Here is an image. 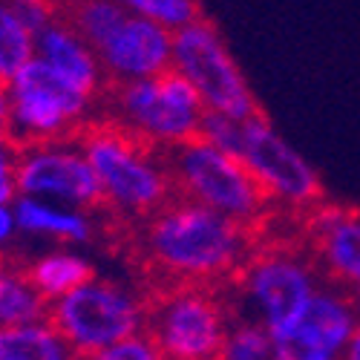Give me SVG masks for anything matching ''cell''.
Segmentation results:
<instances>
[{
    "instance_id": "cell-1",
    "label": "cell",
    "mask_w": 360,
    "mask_h": 360,
    "mask_svg": "<svg viewBox=\"0 0 360 360\" xmlns=\"http://www.w3.org/2000/svg\"><path fill=\"white\" fill-rule=\"evenodd\" d=\"M259 231L185 196L127 228V254L141 291L167 285L225 288L259 243Z\"/></svg>"
},
{
    "instance_id": "cell-2",
    "label": "cell",
    "mask_w": 360,
    "mask_h": 360,
    "mask_svg": "<svg viewBox=\"0 0 360 360\" xmlns=\"http://www.w3.org/2000/svg\"><path fill=\"white\" fill-rule=\"evenodd\" d=\"M101 188V214L115 231H127L176 196L167 156L122 124L98 115L78 136Z\"/></svg>"
},
{
    "instance_id": "cell-3",
    "label": "cell",
    "mask_w": 360,
    "mask_h": 360,
    "mask_svg": "<svg viewBox=\"0 0 360 360\" xmlns=\"http://www.w3.org/2000/svg\"><path fill=\"white\" fill-rule=\"evenodd\" d=\"M320 285L323 277L300 236L265 231L225 291L236 317L251 306L257 314L254 320L262 323L274 340L297 326Z\"/></svg>"
},
{
    "instance_id": "cell-4",
    "label": "cell",
    "mask_w": 360,
    "mask_h": 360,
    "mask_svg": "<svg viewBox=\"0 0 360 360\" xmlns=\"http://www.w3.org/2000/svg\"><path fill=\"white\" fill-rule=\"evenodd\" d=\"M141 297V335L159 360H228L236 311L225 288L167 285Z\"/></svg>"
},
{
    "instance_id": "cell-5",
    "label": "cell",
    "mask_w": 360,
    "mask_h": 360,
    "mask_svg": "<svg viewBox=\"0 0 360 360\" xmlns=\"http://www.w3.org/2000/svg\"><path fill=\"white\" fill-rule=\"evenodd\" d=\"M167 167L173 191L191 202L231 217L259 233L277 219L271 202L262 193L254 173L236 156L225 153L207 139H193L182 147L167 150Z\"/></svg>"
},
{
    "instance_id": "cell-6",
    "label": "cell",
    "mask_w": 360,
    "mask_h": 360,
    "mask_svg": "<svg viewBox=\"0 0 360 360\" xmlns=\"http://www.w3.org/2000/svg\"><path fill=\"white\" fill-rule=\"evenodd\" d=\"M101 115L167 153L202 136L207 110L191 81L176 70H167L153 78L110 84Z\"/></svg>"
},
{
    "instance_id": "cell-7",
    "label": "cell",
    "mask_w": 360,
    "mask_h": 360,
    "mask_svg": "<svg viewBox=\"0 0 360 360\" xmlns=\"http://www.w3.org/2000/svg\"><path fill=\"white\" fill-rule=\"evenodd\" d=\"M6 133L20 144L75 139L101 115V98L58 75L41 58H32L9 84Z\"/></svg>"
},
{
    "instance_id": "cell-8",
    "label": "cell",
    "mask_w": 360,
    "mask_h": 360,
    "mask_svg": "<svg viewBox=\"0 0 360 360\" xmlns=\"http://www.w3.org/2000/svg\"><path fill=\"white\" fill-rule=\"evenodd\" d=\"M170 70L191 81L207 112H222L233 118H251L262 112L219 26L205 15L173 32Z\"/></svg>"
},
{
    "instance_id": "cell-9",
    "label": "cell",
    "mask_w": 360,
    "mask_h": 360,
    "mask_svg": "<svg viewBox=\"0 0 360 360\" xmlns=\"http://www.w3.org/2000/svg\"><path fill=\"white\" fill-rule=\"evenodd\" d=\"M239 162L254 173L280 219H300L326 199L320 170L268 122L265 112L245 118Z\"/></svg>"
},
{
    "instance_id": "cell-10",
    "label": "cell",
    "mask_w": 360,
    "mask_h": 360,
    "mask_svg": "<svg viewBox=\"0 0 360 360\" xmlns=\"http://www.w3.org/2000/svg\"><path fill=\"white\" fill-rule=\"evenodd\" d=\"M141 288H127L107 277H93L49 303L46 320L75 352L112 346L141 335Z\"/></svg>"
},
{
    "instance_id": "cell-11",
    "label": "cell",
    "mask_w": 360,
    "mask_h": 360,
    "mask_svg": "<svg viewBox=\"0 0 360 360\" xmlns=\"http://www.w3.org/2000/svg\"><path fill=\"white\" fill-rule=\"evenodd\" d=\"M18 193L72 207L101 211V188L84 147L75 139L26 144L18 153Z\"/></svg>"
},
{
    "instance_id": "cell-12",
    "label": "cell",
    "mask_w": 360,
    "mask_h": 360,
    "mask_svg": "<svg viewBox=\"0 0 360 360\" xmlns=\"http://www.w3.org/2000/svg\"><path fill=\"white\" fill-rule=\"evenodd\" d=\"M360 326V309L349 288L323 283L288 335L274 338L271 360H335Z\"/></svg>"
},
{
    "instance_id": "cell-13",
    "label": "cell",
    "mask_w": 360,
    "mask_h": 360,
    "mask_svg": "<svg viewBox=\"0 0 360 360\" xmlns=\"http://www.w3.org/2000/svg\"><path fill=\"white\" fill-rule=\"evenodd\" d=\"M300 243L317 265L323 283L340 288L360 285V211L352 205L323 199L300 217Z\"/></svg>"
},
{
    "instance_id": "cell-14",
    "label": "cell",
    "mask_w": 360,
    "mask_h": 360,
    "mask_svg": "<svg viewBox=\"0 0 360 360\" xmlns=\"http://www.w3.org/2000/svg\"><path fill=\"white\" fill-rule=\"evenodd\" d=\"M96 52L110 84L153 78L173 64V29L127 12Z\"/></svg>"
},
{
    "instance_id": "cell-15",
    "label": "cell",
    "mask_w": 360,
    "mask_h": 360,
    "mask_svg": "<svg viewBox=\"0 0 360 360\" xmlns=\"http://www.w3.org/2000/svg\"><path fill=\"white\" fill-rule=\"evenodd\" d=\"M35 58H41V61L49 64L58 75H64L67 81L81 86L84 93L104 101L107 89H110V81L104 75L101 58L64 15L58 18L55 23H49L44 32H38Z\"/></svg>"
},
{
    "instance_id": "cell-16",
    "label": "cell",
    "mask_w": 360,
    "mask_h": 360,
    "mask_svg": "<svg viewBox=\"0 0 360 360\" xmlns=\"http://www.w3.org/2000/svg\"><path fill=\"white\" fill-rule=\"evenodd\" d=\"M12 205L23 236H41L61 245H86L98 236V219H96L98 211H89V207H72L20 193L15 196Z\"/></svg>"
},
{
    "instance_id": "cell-17",
    "label": "cell",
    "mask_w": 360,
    "mask_h": 360,
    "mask_svg": "<svg viewBox=\"0 0 360 360\" xmlns=\"http://www.w3.org/2000/svg\"><path fill=\"white\" fill-rule=\"evenodd\" d=\"M49 300L29 280L26 259L6 251L0 254V326L44 323Z\"/></svg>"
},
{
    "instance_id": "cell-18",
    "label": "cell",
    "mask_w": 360,
    "mask_h": 360,
    "mask_svg": "<svg viewBox=\"0 0 360 360\" xmlns=\"http://www.w3.org/2000/svg\"><path fill=\"white\" fill-rule=\"evenodd\" d=\"M26 271L49 303L96 277L93 262L70 248H52L35 259H26Z\"/></svg>"
},
{
    "instance_id": "cell-19",
    "label": "cell",
    "mask_w": 360,
    "mask_h": 360,
    "mask_svg": "<svg viewBox=\"0 0 360 360\" xmlns=\"http://www.w3.org/2000/svg\"><path fill=\"white\" fill-rule=\"evenodd\" d=\"M0 360H75V349L49 323L0 326Z\"/></svg>"
},
{
    "instance_id": "cell-20",
    "label": "cell",
    "mask_w": 360,
    "mask_h": 360,
    "mask_svg": "<svg viewBox=\"0 0 360 360\" xmlns=\"http://www.w3.org/2000/svg\"><path fill=\"white\" fill-rule=\"evenodd\" d=\"M35 32L0 4V81L9 84L35 58Z\"/></svg>"
},
{
    "instance_id": "cell-21",
    "label": "cell",
    "mask_w": 360,
    "mask_h": 360,
    "mask_svg": "<svg viewBox=\"0 0 360 360\" xmlns=\"http://www.w3.org/2000/svg\"><path fill=\"white\" fill-rule=\"evenodd\" d=\"M115 4L124 6L130 15L150 18V20L173 29V32L193 23L196 18H202L199 0H115Z\"/></svg>"
},
{
    "instance_id": "cell-22",
    "label": "cell",
    "mask_w": 360,
    "mask_h": 360,
    "mask_svg": "<svg viewBox=\"0 0 360 360\" xmlns=\"http://www.w3.org/2000/svg\"><path fill=\"white\" fill-rule=\"evenodd\" d=\"M274 352L271 332L257 320H236L228 340V360H268Z\"/></svg>"
},
{
    "instance_id": "cell-23",
    "label": "cell",
    "mask_w": 360,
    "mask_h": 360,
    "mask_svg": "<svg viewBox=\"0 0 360 360\" xmlns=\"http://www.w3.org/2000/svg\"><path fill=\"white\" fill-rule=\"evenodd\" d=\"M243 136H245V118L207 112L205 122H202V139H207L211 144H217L219 150H225V153H231V156H239Z\"/></svg>"
},
{
    "instance_id": "cell-24",
    "label": "cell",
    "mask_w": 360,
    "mask_h": 360,
    "mask_svg": "<svg viewBox=\"0 0 360 360\" xmlns=\"http://www.w3.org/2000/svg\"><path fill=\"white\" fill-rule=\"evenodd\" d=\"M9 12L18 15V20H23L32 32H44L49 23H55L64 15V4L61 0H0Z\"/></svg>"
},
{
    "instance_id": "cell-25",
    "label": "cell",
    "mask_w": 360,
    "mask_h": 360,
    "mask_svg": "<svg viewBox=\"0 0 360 360\" xmlns=\"http://www.w3.org/2000/svg\"><path fill=\"white\" fill-rule=\"evenodd\" d=\"M75 360H159V354L147 343L144 335H133V338H124V340L104 346V349L75 352Z\"/></svg>"
},
{
    "instance_id": "cell-26",
    "label": "cell",
    "mask_w": 360,
    "mask_h": 360,
    "mask_svg": "<svg viewBox=\"0 0 360 360\" xmlns=\"http://www.w3.org/2000/svg\"><path fill=\"white\" fill-rule=\"evenodd\" d=\"M18 153L20 144L6 130H0V205L15 202L18 196Z\"/></svg>"
},
{
    "instance_id": "cell-27",
    "label": "cell",
    "mask_w": 360,
    "mask_h": 360,
    "mask_svg": "<svg viewBox=\"0 0 360 360\" xmlns=\"http://www.w3.org/2000/svg\"><path fill=\"white\" fill-rule=\"evenodd\" d=\"M18 233H20V228H18L15 205L12 202H4V205H0V254H6L12 248Z\"/></svg>"
},
{
    "instance_id": "cell-28",
    "label": "cell",
    "mask_w": 360,
    "mask_h": 360,
    "mask_svg": "<svg viewBox=\"0 0 360 360\" xmlns=\"http://www.w3.org/2000/svg\"><path fill=\"white\" fill-rule=\"evenodd\" d=\"M9 124V86L0 81V130H6Z\"/></svg>"
},
{
    "instance_id": "cell-29",
    "label": "cell",
    "mask_w": 360,
    "mask_h": 360,
    "mask_svg": "<svg viewBox=\"0 0 360 360\" xmlns=\"http://www.w3.org/2000/svg\"><path fill=\"white\" fill-rule=\"evenodd\" d=\"M346 360H360V326H357V332L352 335V340L346 346Z\"/></svg>"
},
{
    "instance_id": "cell-30",
    "label": "cell",
    "mask_w": 360,
    "mask_h": 360,
    "mask_svg": "<svg viewBox=\"0 0 360 360\" xmlns=\"http://www.w3.org/2000/svg\"><path fill=\"white\" fill-rule=\"evenodd\" d=\"M352 294H354V303H357V309H360V285H354Z\"/></svg>"
},
{
    "instance_id": "cell-31",
    "label": "cell",
    "mask_w": 360,
    "mask_h": 360,
    "mask_svg": "<svg viewBox=\"0 0 360 360\" xmlns=\"http://www.w3.org/2000/svg\"><path fill=\"white\" fill-rule=\"evenodd\" d=\"M61 4H64V6H67V4H72V0H61Z\"/></svg>"
}]
</instances>
